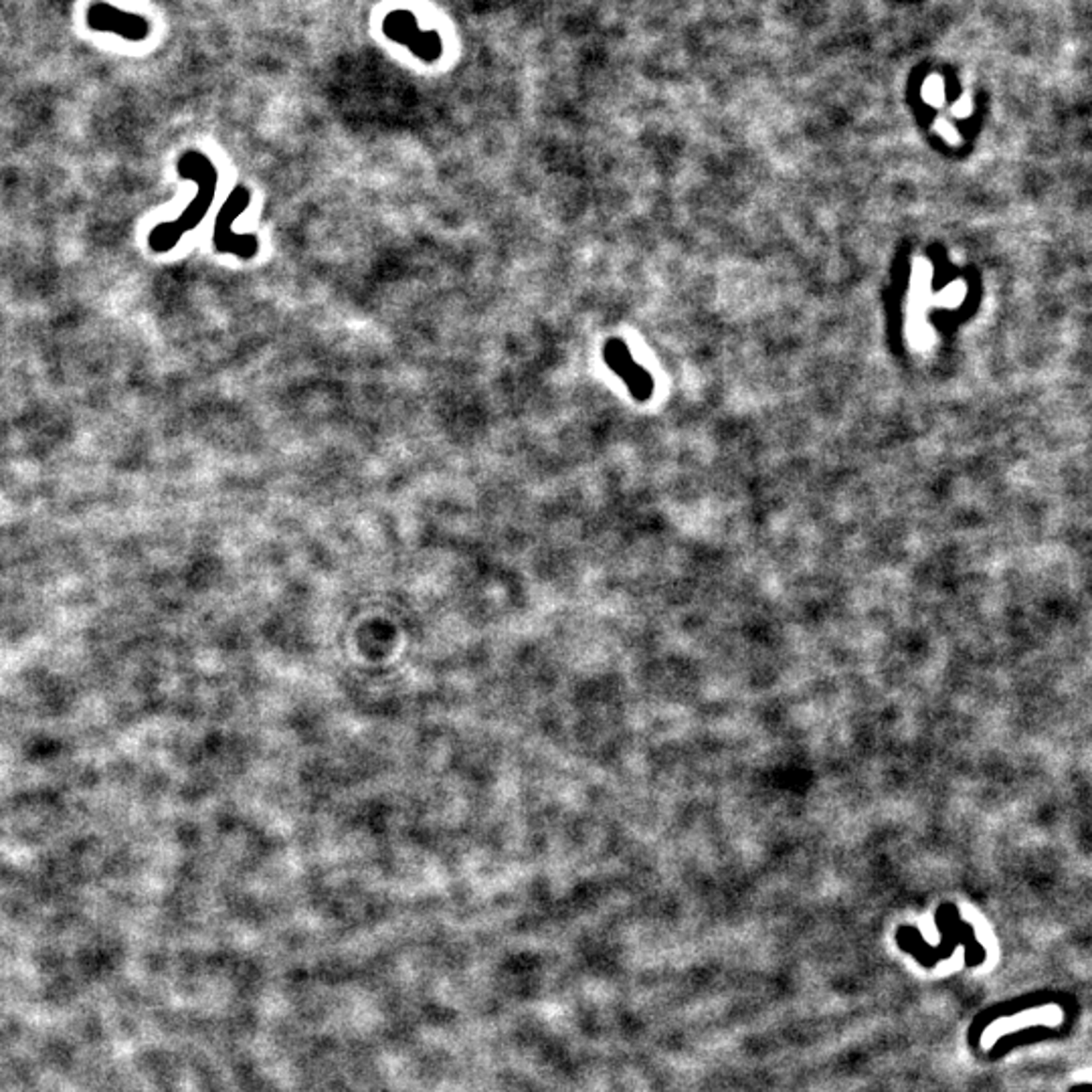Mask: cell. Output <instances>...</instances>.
<instances>
[{
  "label": "cell",
  "mask_w": 1092,
  "mask_h": 1092,
  "mask_svg": "<svg viewBox=\"0 0 1092 1092\" xmlns=\"http://www.w3.org/2000/svg\"><path fill=\"white\" fill-rule=\"evenodd\" d=\"M251 194L245 187H235L227 201L220 206L215 223V247L219 253H231L241 259H253L257 255L259 243L255 235H243L233 231L235 219L250 206Z\"/></svg>",
  "instance_id": "7a4b0ae2"
},
{
  "label": "cell",
  "mask_w": 1092,
  "mask_h": 1092,
  "mask_svg": "<svg viewBox=\"0 0 1092 1092\" xmlns=\"http://www.w3.org/2000/svg\"><path fill=\"white\" fill-rule=\"evenodd\" d=\"M178 173H180V176L192 178L194 182H199V192H197V197L192 199V203L187 206V209L178 215L176 220H168V223H162V225L152 229L148 245H150V250L156 253L171 251L173 247L180 241V237L185 235V233L192 231L201 223L206 211H209L213 199H215L219 174L215 171L213 162L206 159L205 154H201L197 150L182 154L180 160H178Z\"/></svg>",
  "instance_id": "6da1fadb"
},
{
  "label": "cell",
  "mask_w": 1092,
  "mask_h": 1092,
  "mask_svg": "<svg viewBox=\"0 0 1092 1092\" xmlns=\"http://www.w3.org/2000/svg\"><path fill=\"white\" fill-rule=\"evenodd\" d=\"M87 24L94 31L118 35L128 38V41H142L148 35L146 19L106 3H98L89 8Z\"/></svg>",
  "instance_id": "277c9868"
},
{
  "label": "cell",
  "mask_w": 1092,
  "mask_h": 1092,
  "mask_svg": "<svg viewBox=\"0 0 1092 1092\" xmlns=\"http://www.w3.org/2000/svg\"><path fill=\"white\" fill-rule=\"evenodd\" d=\"M385 35L395 43L405 45L413 55L423 61L439 59L444 45L435 31H421L417 19L409 10H393L383 21Z\"/></svg>",
  "instance_id": "3957f363"
},
{
  "label": "cell",
  "mask_w": 1092,
  "mask_h": 1092,
  "mask_svg": "<svg viewBox=\"0 0 1092 1092\" xmlns=\"http://www.w3.org/2000/svg\"><path fill=\"white\" fill-rule=\"evenodd\" d=\"M603 360L611 371L626 381V385L629 387V391L633 393L635 399H645L649 395L652 383H649L647 374L631 360V356L628 353V346L623 344L621 341H617V338L605 342Z\"/></svg>",
  "instance_id": "5b68a950"
},
{
  "label": "cell",
  "mask_w": 1092,
  "mask_h": 1092,
  "mask_svg": "<svg viewBox=\"0 0 1092 1092\" xmlns=\"http://www.w3.org/2000/svg\"><path fill=\"white\" fill-rule=\"evenodd\" d=\"M925 98L931 103H941L943 101V82H941V77H937V75L929 77L927 83H925Z\"/></svg>",
  "instance_id": "8992f818"
}]
</instances>
